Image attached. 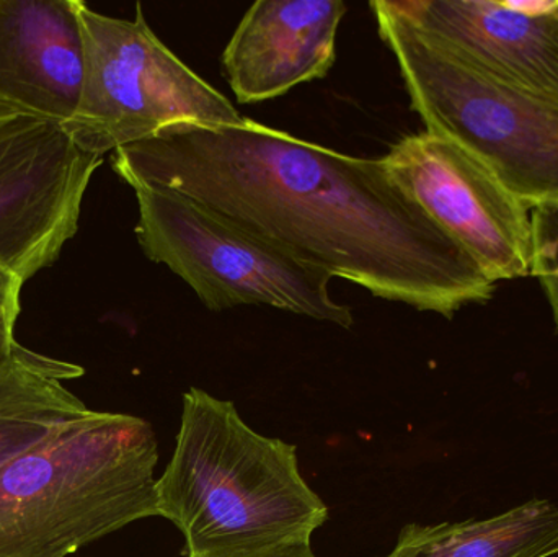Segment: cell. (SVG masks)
<instances>
[{"instance_id":"cell-1","label":"cell","mask_w":558,"mask_h":557,"mask_svg":"<svg viewBox=\"0 0 558 557\" xmlns=\"http://www.w3.org/2000/svg\"><path fill=\"white\" fill-rule=\"evenodd\" d=\"M130 186L172 190L331 278L452 319L497 290L387 172L244 117L175 123L114 150Z\"/></svg>"},{"instance_id":"cell-2","label":"cell","mask_w":558,"mask_h":557,"mask_svg":"<svg viewBox=\"0 0 558 557\" xmlns=\"http://www.w3.org/2000/svg\"><path fill=\"white\" fill-rule=\"evenodd\" d=\"M157 507L182 532L189 557L311 540L328 520L299 473L294 445L257 434L231 401L198 388L183 396Z\"/></svg>"},{"instance_id":"cell-3","label":"cell","mask_w":558,"mask_h":557,"mask_svg":"<svg viewBox=\"0 0 558 557\" xmlns=\"http://www.w3.org/2000/svg\"><path fill=\"white\" fill-rule=\"evenodd\" d=\"M153 425L92 411L0 467V557H68L159 517Z\"/></svg>"},{"instance_id":"cell-4","label":"cell","mask_w":558,"mask_h":557,"mask_svg":"<svg viewBox=\"0 0 558 557\" xmlns=\"http://www.w3.org/2000/svg\"><path fill=\"white\" fill-rule=\"evenodd\" d=\"M369 7L426 133L474 154L531 209L558 206V95L488 74L396 2L373 0Z\"/></svg>"},{"instance_id":"cell-5","label":"cell","mask_w":558,"mask_h":557,"mask_svg":"<svg viewBox=\"0 0 558 557\" xmlns=\"http://www.w3.org/2000/svg\"><path fill=\"white\" fill-rule=\"evenodd\" d=\"M137 242L149 261L182 278L209 311L270 306L320 323L353 326L330 294L331 277L231 219L172 190L134 185Z\"/></svg>"},{"instance_id":"cell-6","label":"cell","mask_w":558,"mask_h":557,"mask_svg":"<svg viewBox=\"0 0 558 557\" xmlns=\"http://www.w3.org/2000/svg\"><path fill=\"white\" fill-rule=\"evenodd\" d=\"M136 20L113 19L78 3L84 82L64 130L75 146L104 157L175 123L239 124L244 117L218 88L189 68Z\"/></svg>"},{"instance_id":"cell-7","label":"cell","mask_w":558,"mask_h":557,"mask_svg":"<svg viewBox=\"0 0 558 557\" xmlns=\"http://www.w3.org/2000/svg\"><path fill=\"white\" fill-rule=\"evenodd\" d=\"M383 160L393 182L494 283L531 275V208L474 154L425 131L397 141Z\"/></svg>"},{"instance_id":"cell-8","label":"cell","mask_w":558,"mask_h":557,"mask_svg":"<svg viewBox=\"0 0 558 557\" xmlns=\"http://www.w3.org/2000/svg\"><path fill=\"white\" fill-rule=\"evenodd\" d=\"M101 164L59 124L0 113V264L23 281L54 265Z\"/></svg>"},{"instance_id":"cell-9","label":"cell","mask_w":558,"mask_h":557,"mask_svg":"<svg viewBox=\"0 0 558 557\" xmlns=\"http://www.w3.org/2000/svg\"><path fill=\"white\" fill-rule=\"evenodd\" d=\"M81 0H0V113L64 126L84 82Z\"/></svg>"},{"instance_id":"cell-10","label":"cell","mask_w":558,"mask_h":557,"mask_svg":"<svg viewBox=\"0 0 558 557\" xmlns=\"http://www.w3.org/2000/svg\"><path fill=\"white\" fill-rule=\"evenodd\" d=\"M341 0H258L222 52V71L239 104H260L324 78L337 59Z\"/></svg>"},{"instance_id":"cell-11","label":"cell","mask_w":558,"mask_h":557,"mask_svg":"<svg viewBox=\"0 0 558 557\" xmlns=\"http://www.w3.org/2000/svg\"><path fill=\"white\" fill-rule=\"evenodd\" d=\"M397 7L416 25L488 74L558 95V10L523 12L513 0H407Z\"/></svg>"},{"instance_id":"cell-12","label":"cell","mask_w":558,"mask_h":557,"mask_svg":"<svg viewBox=\"0 0 558 557\" xmlns=\"http://www.w3.org/2000/svg\"><path fill=\"white\" fill-rule=\"evenodd\" d=\"M84 368L15 346L0 360V467L90 414L65 386Z\"/></svg>"},{"instance_id":"cell-13","label":"cell","mask_w":558,"mask_h":557,"mask_svg":"<svg viewBox=\"0 0 558 557\" xmlns=\"http://www.w3.org/2000/svg\"><path fill=\"white\" fill-rule=\"evenodd\" d=\"M558 555V507L533 499L485 520L403 526L384 557H554Z\"/></svg>"},{"instance_id":"cell-14","label":"cell","mask_w":558,"mask_h":557,"mask_svg":"<svg viewBox=\"0 0 558 557\" xmlns=\"http://www.w3.org/2000/svg\"><path fill=\"white\" fill-rule=\"evenodd\" d=\"M533 225V267L541 281L558 329V206L531 209Z\"/></svg>"},{"instance_id":"cell-15","label":"cell","mask_w":558,"mask_h":557,"mask_svg":"<svg viewBox=\"0 0 558 557\" xmlns=\"http://www.w3.org/2000/svg\"><path fill=\"white\" fill-rule=\"evenodd\" d=\"M23 284L15 271L0 264V326L15 327Z\"/></svg>"},{"instance_id":"cell-16","label":"cell","mask_w":558,"mask_h":557,"mask_svg":"<svg viewBox=\"0 0 558 557\" xmlns=\"http://www.w3.org/2000/svg\"><path fill=\"white\" fill-rule=\"evenodd\" d=\"M190 557H318L311 548V540H291L278 545L264 546V548L245 549V552L218 553V555H203Z\"/></svg>"},{"instance_id":"cell-17","label":"cell","mask_w":558,"mask_h":557,"mask_svg":"<svg viewBox=\"0 0 558 557\" xmlns=\"http://www.w3.org/2000/svg\"><path fill=\"white\" fill-rule=\"evenodd\" d=\"M15 327L0 326V360L15 346Z\"/></svg>"}]
</instances>
